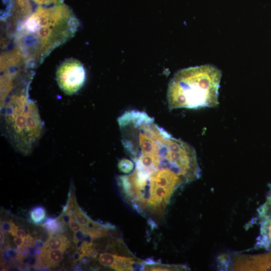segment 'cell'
<instances>
[{"label":"cell","instance_id":"cell-23","mask_svg":"<svg viewBox=\"0 0 271 271\" xmlns=\"http://www.w3.org/2000/svg\"><path fill=\"white\" fill-rule=\"evenodd\" d=\"M0 235H1V236H0V242H1V247H2L3 245L5 244V235H4V231H3L2 229H1V234H0Z\"/></svg>","mask_w":271,"mask_h":271},{"label":"cell","instance_id":"cell-19","mask_svg":"<svg viewBox=\"0 0 271 271\" xmlns=\"http://www.w3.org/2000/svg\"><path fill=\"white\" fill-rule=\"evenodd\" d=\"M10 222L11 224V228L9 232V233L12 236L14 237L17 235V233L19 227L18 226L16 225L12 221H10Z\"/></svg>","mask_w":271,"mask_h":271},{"label":"cell","instance_id":"cell-14","mask_svg":"<svg viewBox=\"0 0 271 271\" xmlns=\"http://www.w3.org/2000/svg\"><path fill=\"white\" fill-rule=\"evenodd\" d=\"M18 256L17 250L9 248L3 251L2 258L4 262L11 261L16 259Z\"/></svg>","mask_w":271,"mask_h":271},{"label":"cell","instance_id":"cell-9","mask_svg":"<svg viewBox=\"0 0 271 271\" xmlns=\"http://www.w3.org/2000/svg\"><path fill=\"white\" fill-rule=\"evenodd\" d=\"M188 268L184 265H166L153 261H147L143 271H187Z\"/></svg>","mask_w":271,"mask_h":271},{"label":"cell","instance_id":"cell-4","mask_svg":"<svg viewBox=\"0 0 271 271\" xmlns=\"http://www.w3.org/2000/svg\"><path fill=\"white\" fill-rule=\"evenodd\" d=\"M19 95L12 97L11 101L16 107L13 116V129L20 138H25L26 141H35L40 136L42 131V124L40 116L34 103L28 102L25 95H22L18 100Z\"/></svg>","mask_w":271,"mask_h":271},{"label":"cell","instance_id":"cell-18","mask_svg":"<svg viewBox=\"0 0 271 271\" xmlns=\"http://www.w3.org/2000/svg\"><path fill=\"white\" fill-rule=\"evenodd\" d=\"M45 243L42 239H36L33 247L39 250H41L45 247Z\"/></svg>","mask_w":271,"mask_h":271},{"label":"cell","instance_id":"cell-10","mask_svg":"<svg viewBox=\"0 0 271 271\" xmlns=\"http://www.w3.org/2000/svg\"><path fill=\"white\" fill-rule=\"evenodd\" d=\"M42 226L47 230L50 236L64 233L66 231V225L60 217L49 218Z\"/></svg>","mask_w":271,"mask_h":271},{"label":"cell","instance_id":"cell-6","mask_svg":"<svg viewBox=\"0 0 271 271\" xmlns=\"http://www.w3.org/2000/svg\"><path fill=\"white\" fill-rule=\"evenodd\" d=\"M63 3V0H6L5 18L18 23L23 21L41 7H49Z\"/></svg>","mask_w":271,"mask_h":271},{"label":"cell","instance_id":"cell-22","mask_svg":"<svg viewBox=\"0 0 271 271\" xmlns=\"http://www.w3.org/2000/svg\"><path fill=\"white\" fill-rule=\"evenodd\" d=\"M16 236L24 239L26 237L25 230L21 228H18Z\"/></svg>","mask_w":271,"mask_h":271},{"label":"cell","instance_id":"cell-15","mask_svg":"<svg viewBox=\"0 0 271 271\" xmlns=\"http://www.w3.org/2000/svg\"><path fill=\"white\" fill-rule=\"evenodd\" d=\"M70 229L73 231L76 232L82 228V226L77 221L75 217L72 215L71 220L68 224Z\"/></svg>","mask_w":271,"mask_h":271},{"label":"cell","instance_id":"cell-11","mask_svg":"<svg viewBox=\"0 0 271 271\" xmlns=\"http://www.w3.org/2000/svg\"><path fill=\"white\" fill-rule=\"evenodd\" d=\"M30 217L31 221L35 224L38 225L46 219L47 211L42 206H36L34 207L30 212Z\"/></svg>","mask_w":271,"mask_h":271},{"label":"cell","instance_id":"cell-7","mask_svg":"<svg viewBox=\"0 0 271 271\" xmlns=\"http://www.w3.org/2000/svg\"><path fill=\"white\" fill-rule=\"evenodd\" d=\"M63 251L52 250L45 247L40 250V258L44 267L54 268L58 266L63 258Z\"/></svg>","mask_w":271,"mask_h":271},{"label":"cell","instance_id":"cell-21","mask_svg":"<svg viewBox=\"0 0 271 271\" xmlns=\"http://www.w3.org/2000/svg\"><path fill=\"white\" fill-rule=\"evenodd\" d=\"M13 242L17 247H22L24 244V239L18 236L13 239Z\"/></svg>","mask_w":271,"mask_h":271},{"label":"cell","instance_id":"cell-3","mask_svg":"<svg viewBox=\"0 0 271 271\" xmlns=\"http://www.w3.org/2000/svg\"><path fill=\"white\" fill-rule=\"evenodd\" d=\"M221 76V71L211 64L178 71L168 85L169 108L198 109L217 107L219 104Z\"/></svg>","mask_w":271,"mask_h":271},{"label":"cell","instance_id":"cell-17","mask_svg":"<svg viewBox=\"0 0 271 271\" xmlns=\"http://www.w3.org/2000/svg\"><path fill=\"white\" fill-rule=\"evenodd\" d=\"M11 228V224L10 221L9 222L6 221H1V229L6 233H9Z\"/></svg>","mask_w":271,"mask_h":271},{"label":"cell","instance_id":"cell-1","mask_svg":"<svg viewBox=\"0 0 271 271\" xmlns=\"http://www.w3.org/2000/svg\"><path fill=\"white\" fill-rule=\"evenodd\" d=\"M118 121L124 148L134 163L131 173L117 178L121 195L138 213L156 223L163 219L177 189L200 178L196 151L144 111H127Z\"/></svg>","mask_w":271,"mask_h":271},{"label":"cell","instance_id":"cell-5","mask_svg":"<svg viewBox=\"0 0 271 271\" xmlns=\"http://www.w3.org/2000/svg\"><path fill=\"white\" fill-rule=\"evenodd\" d=\"M56 76L61 90L65 94L72 95L78 92L83 86L86 79V72L80 61L69 59L59 66Z\"/></svg>","mask_w":271,"mask_h":271},{"label":"cell","instance_id":"cell-13","mask_svg":"<svg viewBox=\"0 0 271 271\" xmlns=\"http://www.w3.org/2000/svg\"><path fill=\"white\" fill-rule=\"evenodd\" d=\"M118 167L119 170L125 174H129L131 172L134 168L133 162L124 159L119 162Z\"/></svg>","mask_w":271,"mask_h":271},{"label":"cell","instance_id":"cell-16","mask_svg":"<svg viewBox=\"0 0 271 271\" xmlns=\"http://www.w3.org/2000/svg\"><path fill=\"white\" fill-rule=\"evenodd\" d=\"M35 240L36 238L33 237L30 235H28L24 239L23 245L26 247H33Z\"/></svg>","mask_w":271,"mask_h":271},{"label":"cell","instance_id":"cell-8","mask_svg":"<svg viewBox=\"0 0 271 271\" xmlns=\"http://www.w3.org/2000/svg\"><path fill=\"white\" fill-rule=\"evenodd\" d=\"M70 245V242L66 235L62 234L50 236L45 242V247L52 250L65 251Z\"/></svg>","mask_w":271,"mask_h":271},{"label":"cell","instance_id":"cell-20","mask_svg":"<svg viewBox=\"0 0 271 271\" xmlns=\"http://www.w3.org/2000/svg\"><path fill=\"white\" fill-rule=\"evenodd\" d=\"M84 257L83 254L80 250H77L74 254L73 259L75 262L79 261Z\"/></svg>","mask_w":271,"mask_h":271},{"label":"cell","instance_id":"cell-2","mask_svg":"<svg viewBox=\"0 0 271 271\" xmlns=\"http://www.w3.org/2000/svg\"><path fill=\"white\" fill-rule=\"evenodd\" d=\"M79 27V19L64 3L41 7L9 31L11 45L21 54L28 66L34 68L70 40Z\"/></svg>","mask_w":271,"mask_h":271},{"label":"cell","instance_id":"cell-12","mask_svg":"<svg viewBox=\"0 0 271 271\" xmlns=\"http://www.w3.org/2000/svg\"><path fill=\"white\" fill-rule=\"evenodd\" d=\"M70 212L82 226H85L92 220L77 203L71 208Z\"/></svg>","mask_w":271,"mask_h":271}]
</instances>
